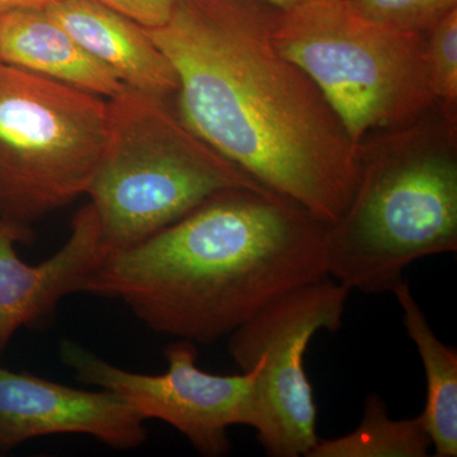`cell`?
<instances>
[{
	"label": "cell",
	"instance_id": "cell-10",
	"mask_svg": "<svg viewBox=\"0 0 457 457\" xmlns=\"http://www.w3.org/2000/svg\"><path fill=\"white\" fill-rule=\"evenodd\" d=\"M27 239L29 234L13 225L0 228V353L21 327L35 326L62 297L83 293L110 257L92 204L75 213L65 245L37 266L25 263L14 249V243Z\"/></svg>",
	"mask_w": 457,
	"mask_h": 457
},
{
	"label": "cell",
	"instance_id": "cell-4",
	"mask_svg": "<svg viewBox=\"0 0 457 457\" xmlns=\"http://www.w3.org/2000/svg\"><path fill=\"white\" fill-rule=\"evenodd\" d=\"M272 41L314 80L356 145L372 129L414 121L436 101L426 33L381 25L348 0L279 12Z\"/></svg>",
	"mask_w": 457,
	"mask_h": 457
},
{
	"label": "cell",
	"instance_id": "cell-17",
	"mask_svg": "<svg viewBox=\"0 0 457 457\" xmlns=\"http://www.w3.org/2000/svg\"><path fill=\"white\" fill-rule=\"evenodd\" d=\"M145 29H155L170 20L174 0H98Z\"/></svg>",
	"mask_w": 457,
	"mask_h": 457
},
{
	"label": "cell",
	"instance_id": "cell-7",
	"mask_svg": "<svg viewBox=\"0 0 457 457\" xmlns=\"http://www.w3.org/2000/svg\"><path fill=\"white\" fill-rule=\"evenodd\" d=\"M350 293L328 276L278 297L228 336V354L242 371L260 366L252 428L267 455L308 457L320 440L303 357L318 332L342 327Z\"/></svg>",
	"mask_w": 457,
	"mask_h": 457
},
{
	"label": "cell",
	"instance_id": "cell-2",
	"mask_svg": "<svg viewBox=\"0 0 457 457\" xmlns=\"http://www.w3.org/2000/svg\"><path fill=\"white\" fill-rule=\"evenodd\" d=\"M327 231L275 192L228 189L110 255L83 293L122 300L153 332L212 345L328 278Z\"/></svg>",
	"mask_w": 457,
	"mask_h": 457
},
{
	"label": "cell",
	"instance_id": "cell-16",
	"mask_svg": "<svg viewBox=\"0 0 457 457\" xmlns=\"http://www.w3.org/2000/svg\"><path fill=\"white\" fill-rule=\"evenodd\" d=\"M363 17L399 31L427 33L457 0H348Z\"/></svg>",
	"mask_w": 457,
	"mask_h": 457
},
{
	"label": "cell",
	"instance_id": "cell-12",
	"mask_svg": "<svg viewBox=\"0 0 457 457\" xmlns=\"http://www.w3.org/2000/svg\"><path fill=\"white\" fill-rule=\"evenodd\" d=\"M0 62L108 99L125 84L62 29L46 9L0 13Z\"/></svg>",
	"mask_w": 457,
	"mask_h": 457
},
{
	"label": "cell",
	"instance_id": "cell-6",
	"mask_svg": "<svg viewBox=\"0 0 457 457\" xmlns=\"http://www.w3.org/2000/svg\"><path fill=\"white\" fill-rule=\"evenodd\" d=\"M456 251L457 167L444 155L363 168L347 212L328 225V273L351 291L392 293L413 262Z\"/></svg>",
	"mask_w": 457,
	"mask_h": 457
},
{
	"label": "cell",
	"instance_id": "cell-11",
	"mask_svg": "<svg viewBox=\"0 0 457 457\" xmlns=\"http://www.w3.org/2000/svg\"><path fill=\"white\" fill-rule=\"evenodd\" d=\"M46 11L125 86L163 99L179 90L176 71L145 27L98 0H62Z\"/></svg>",
	"mask_w": 457,
	"mask_h": 457
},
{
	"label": "cell",
	"instance_id": "cell-5",
	"mask_svg": "<svg viewBox=\"0 0 457 457\" xmlns=\"http://www.w3.org/2000/svg\"><path fill=\"white\" fill-rule=\"evenodd\" d=\"M110 132L108 101L0 62V219L29 233L88 194Z\"/></svg>",
	"mask_w": 457,
	"mask_h": 457
},
{
	"label": "cell",
	"instance_id": "cell-20",
	"mask_svg": "<svg viewBox=\"0 0 457 457\" xmlns=\"http://www.w3.org/2000/svg\"><path fill=\"white\" fill-rule=\"evenodd\" d=\"M4 224H8V222L3 221L2 219H0V228H2Z\"/></svg>",
	"mask_w": 457,
	"mask_h": 457
},
{
	"label": "cell",
	"instance_id": "cell-18",
	"mask_svg": "<svg viewBox=\"0 0 457 457\" xmlns=\"http://www.w3.org/2000/svg\"><path fill=\"white\" fill-rule=\"evenodd\" d=\"M62 0H0V13L20 9H46Z\"/></svg>",
	"mask_w": 457,
	"mask_h": 457
},
{
	"label": "cell",
	"instance_id": "cell-3",
	"mask_svg": "<svg viewBox=\"0 0 457 457\" xmlns=\"http://www.w3.org/2000/svg\"><path fill=\"white\" fill-rule=\"evenodd\" d=\"M108 107L110 140L87 195L110 255L139 245L221 192H272L189 130L163 98L125 86Z\"/></svg>",
	"mask_w": 457,
	"mask_h": 457
},
{
	"label": "cell",
	"instance_id": "cell-8",
	"mask_svg": "<svg viewBox=\"0 0 457 457\" xmlns=\"http://www.w3.org/2000/svg\"><path fill=\"white\" fill-rule=\"evenodd\" d=\"M59 352L78 380L119 394L146 420L168 423L203 456L228 455V428L253 423L258 363L242 374H210L197 366L195 343L183 339L165 348L168 369L161 375L117 368L69 339L60 342Z\"/></svg>",
	"mask_w": 457,
	"mask_h": 457
},
{
	"label": "cell",
	"instance_id": "cell-1",
	"mask_svg": "<svg viewBox=\"0 0 457 457\" xmlns=\"http://www.w3.org/2000/svg\"><path fill=\"white\" fill-rule=\"evenodd\" d=\"M264 0H174L145 29L179 78L180 121L278 196L336 224L362 179L360 146L314 80L276 49Z\"/></svg>",
	"mask_w": 457,
	"mask_h": 457
},
{
	"label": "cell",
	"instance_id": "cell-15",
	"mask_svg": "<svg viewBox=\"0 0 457 457\" xmlns=\"http://www.w3.org/2000/svg\"><path fill=\"white\" fill-rule=\"evenodd\" d=\"M433 97L455 116L457 104V8L426 33Z\"/></svg>",
	"mask_w": 457,
	"mask_h": 457
},
{
	"label": "cell",
	"instance_id": "cell-19",
	"mask_svg": "<svg viewBox=\"0 0 457 457\" xmlns=\"http://www.w3.org/2000/svg\"><path fill=\"white\" fill-rule=\"evenodd\" d=\"M264 2L270 3L273 7L278 8L279 11L287 12L305 4L311 0H264Z\"/></svg>",
	"mask_w": 457,
	"mask_h": 457
},
{
	"label": "cell",
	"instance_id": "cell-13",
	"mask_svg": "<svg viewBox=\"0 0 457 457\" xmlns=\"http://www.w3.org/2000/svg\"><path fill=\"white\" fill-rule=\"evenodd\" d=\"M403 311V324L416 345L427 378V400L420 414L435 456H457V351L447 347L429 326L407 279L392 291Z\"/></svg>",
	"mask_w": 457,
	"mask_h": 457
},
{
	"label": "cell",
	"instance_id": "cell-14",
	"mask_svg": "<svg viewBox=\"0 0 457 457\" xmlns=\"http://www.w3.org/2000/svg\"><path fill=\"white\" fill-rule=\"evenodd\" d=\"M432 449L422 420H393L386 403L369 394L356 429L332 440H319L308 457H426Z\"/></svg>",
	"mask_w": 457,
	"mask_h": 457
},
{
	"label": "cell",
	"instance_id": "cell-9",
	"mask_svg": "<svg viewBox=\"0 0 457 457\" xmlns=\"http://www.w3.org/2000/svg\"><path fill=\"white\" fill-rule=\"evenodd\" d=\"M145 422L110 390L87 392L0 368V450L66 433L88 435L113 449H135L146 441Z\"/></svg>",
	"mask_w": 457,
	"mask_h": 457
}]
</instances>
